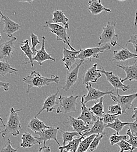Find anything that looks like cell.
Returning a JSON list of instances; mask_svg holds the SVG:
<instances>
[{
    "label": "cell",
    "mask_w": 137,
    "mask_h": 152,
    "mask_svg": "<svg viewBox=\"0 0 137 152\" xmlns=\"http://www.w3.org/2000/svg\"><path fill=\"white\" fill-rule=\"evenodd\" d=\"M51 149L50 147L48 146H43L40 148L38 152H51Z\"/></svg>",
    "instance_id": "cell-45"
},
{
    "label": "cell",
    "mask_w": 137,
    "mask_h": 152,
    "mask_svg": "<svg viewBox=\"0 0 137 152\" xmlns=\"http://www.w3.org/2000/svg\"><path fill=\"white\" fill-rule=\"evenodd\" d=\"M59 93V89H57L56 93L49 96L46 99V100L44 101V102L43 104V107H42L41 109L40 110L39 113L36 114L35 117H38L44 110H46L47 113H51V112L53 111V110L55 109L56 105H57L56 98H57V96L58 95Z\"/></svg>",
    "instance_id": "cell-20"
},
{
    "label": "cell",
    "mask_w": 137,
    "mask_h": 152,
    "mask_svg": "<svg viewBox=\"0 0 137 152\" xmlns=\"http://www.w3.org/2000/svg\"><path fill=\"white\" fill-rule=\"evenodd\" d=\"M116 22L112 23L108 22L106 26L102 28V32L99 36V46L108 43H110L113 46H116L118 45V35L116 33Z\"/></svg>",
    "instance_id": "cell-4"
},
{
    "label": "cell",
    "mask_w": 137,
    "mask_h": 152,
    "mask_svg": "<svg viewBox=\"0 0 137 152\" xmlns=\"http://www.w3.org/2000/svg\"><path fill=\"white\" fill-rule=\"evenodd\" d=\"M88 10L89 11L94 15H98L103 11L112 12V10L110 9L107 8L103 5L100 0L89 1L88 2Z\"/></svg>",
    "instance_id": "cell-22"
},
{
    "label": "cell",
    "mask_w": 137,
    "mask_h": 152,
    "mask_svg": "<svg viewBox=\"0 0 137 152\" xmlns=\"http://www.w3.org/2000/svg\"><path fill=\"white\" fill-rule=\"evenodd\" d=\"M118 116L119 115H113V114L107 113L104 114L103 121V122L106 125L109 124H112L116 121V119L118 118Z\"/></svg>",
    "instance_id": "cell-40"
},
{
    "label": "cell",
    "mask_w": 137,
    "mask_h": 152,
    "mask_svg": "<svg viewBox=\"0 0 137 152\" xmlns=\"http://www.w3.org/2000/svg\"><path fill=\"white\" fill-rule=\"evenodd\" d=\"M81 49L79 50L72 51L67 49V48H64L63 55L64 57L62 58V61L64 63V67L68 70H70L72 65L75 63L77 57L80 53Z\"/></svg>",
    "instance_id": "cell-15"
},
{
    "label": "cell",
    "mask_w": 137,
    "mask_h": 152,
    "mask_svg": "<svg viewBox=\"0 0 137 152\" xmlns=\"http://www.w3.org/2000/svg\"><path fill=\"white\" fill-rule=\"evenodd\" d=\"M20 48V49L22 50V51L25 53V55H26V56L29 60V61L25 64L30 63L32 67H34V64H33L34 61H33V56L34 55L32 52V48H30V46L29 45V40L26 39L25 41H23Z\"/></svg>",
    "instance_id": "cell-28"
},
{
    "label": "cell",
    "mask_w": 137,
    "mask_h": 152,
    "mask_svg": "<svg viewBox=\"0 0 137 152\" xmlns=\"http://www.w3.org/2000/svg\"><path fill=\"white\" fill-rule=\"evenodd\" d=\"M52 21L54 23H61L67 29L69 28V19L65 16L63 11H54L53 13Z\"/></svg>",
    "instance_id": "cell-27"
},
{
    "label": "cell",
    "mask_w": 137,
    "mask_h": 152,
    "mask_svg": "<svg viewBox=\"0 0 137 152\" xmlns=\"http://www.w3.org/2000/svg\"><path fill=\"white\" fill-rule=\"evenodd\" d=\"M104 135H105V133L101 134H96V137L93 140V141L91 145V146L89 148V150L91 152H94L95 150H96L100 141L104 137Z\"/></svg>",
    "instance_id": "cell-35"
},
{
    "label": "cell",
    "mask_w": 137,
    "mask_h": 152,
    "mask_svg": "<svg viewBox=\"0 0 137 152\" xmlns=\"http://www.w3.org/2000/svg\"><path fill=\"white\" fill-rule=\"evenodd\" d=\"M104 98L100 99L98 102H96L91 108H90L92 112L99 118H103L104 115V106H103Z\"/></svg>",
    "instance_id": "cell-29"
},
{
    "label": "cell",
    "mask_w": 137,
    "mask_h": 152,
    "mask_svg": "<svg viewBox=\"0 0 137 152\" xmlns=\"http://www.w3.org/2000/svg\"><path fill=\"white\" fill-rule=\"evenodd\" d=\"M21 111L22 109L15 110L14 108H11L7 124H5L2 119L1 118L2 124L1 128H4V129L1 131V133L4 139H5V136L7 134H11L15 137H17L20 134V131L21 130V125L20 122V118L18 113Z\"/></svg>",
    "instance_id": "cell-2"
},
{
    "label": "cell",
    "mask_w": 137,
    "mask_h": 152,
    "mask_svg": "<svg viewBox=\"0 0 137 152\" xmlns=\"http://www.w3.org/2000/svg\"><path fill=\"white\" fill-rule=\"evenodd\" d=\"M68 123L73 128L74 131L79 133L81 136H83V134L85 132L90 129L89 125H85L83 121L75 118L71 116L68 118Z\"/></svg>",
    "instance_id": "cell-19"
},
{
    "label": "cell",
    "mask_w": 137,
    "mask_h": 152,
    "mask_svg": "<svg viewBox=\"0 0 137 152\" xmlns=\"http://www.w3.org/2000/svg\"><path fill=\"white\" fill-rule=\"evenodd\" d=\"M117 146L120 149V151L119 152H131L132 151V146L126 140L121 141L117 144Z\"/></svg>",
    "instance_id": "cell-39"
},
{
    "label": "cell",
    "mask_w": 137,
    "mask_h": 152,
    "mask_svg": "<svg viewBox=\"0 0 137 152\" xmlns=\"http://www.w3.org/2000/svg\"><path fill=\"white\" fill-rule=\"evenodd\" d=\"M96 136V134H92L83 139L79 144L77 152H87V151L89 149L91 145Z\"/></svg>",
    "instance_id": "cell-30"
},
{
    "label": "cell",
    "mask_w": 137,
    "mask_h": 152,
    "mask_svg": "<svg viewBox=\"0 0 137 152\" xmlns=\"http://www.w3.org/2000/svg\"><path fill=\"white\" fill-rule=\"evenodd\" d=\"M1 14V21L4 22V28L3 32L5 34L8 38H12L13 34L20 31L22 28V26L17 22L13 21L6 15H4L0 10Z\"/></svg>",
    "instance_id": "cell-9"
},
{
    "label": "cell",
    "mask_w": 137,
    "mask_h": 152,
    "mask_svg": "<svg viewBox=\"0 0 137 152\" xmlns=\"http://www.w3.org/2000/svg\"><path fill=\"white\" fill-rule=\"evenodd\" d=\"M45 24L46 25L44 26V28H46L47 31L55 34L58 41H61L66 44L72 51H76L75 48H74L70 43V37L67 32V29L64 26L50 21H46Z\"/></svg>",
    "instance_id": "cell-3"
},
{
    "label": "cell",
    "mask_w": 137,
    "mask_h": 152,
    "mask_svg": "<svg viewBox=\"0 0 137 152\" xmlns=\"http://www.w3.org/2000/svg\"><path fill=\"white\" fill-rule=\"evenodd\" d=\"M103 118H99L98 121L93 125V126L88 131L83 134V136L88 137L92 134H103L104 129L106 128V124L103 122Z\"/></svg>",
    "instance_id": "cell-23"
},
{
    "label": "cell",
    "mask_w": 137,
    "mask_h": 152,
    "mask_svg": "<svg viewBox=\"0 0 137 152\" xmlns=\"http://www.w3.org/2000/svg\"><path fill=\"white\" fill-rule=\"evenodd\" d=\"M111 47L108 44H105L102 46H98L95 48H86L85 49H80L81 52L77 56V58L79 59L80 61L83 62L86 60L92 61V58H99V53H103L105 51L110 50Z\"/></svg>",
    "instance_id": "cell-6"
},
{
    "label": "cell",
    "mask_w": 137,
    "mask_h": 152,
    "mask_svg": "<svg viewBox=\"0 0 137 152\" xmlns=\"http://www.w3.org/2000/svg\"><path fill=\"white\" fill-rule=\"evenodd\" d=\"M122 48L120 50H115L113 52V61H125L131 58H136L137 60V54L131 52L127 48L121 46Z\"/></svg>",
    "instance_id": "cell-16"
},
{
    "label": "cell",
    "mask_w": 137,
    "mask_h": 152,
    "mask_svg": "<svg viewBox=\"0 0 137 152\" xmlns=\"http://www.w3.org/2000/svg\"><path fill=\"white\" fill-rule=\"evenodd\" d=\"M132 118L135 120H137V107L134 108V114L132 116Z\"/></svg>",
    "instance_id": "cell-46"
},
{
    "label": "cell",
    "mask_w": 137,
    "mask_h": 152,
    "mask_svg": "<svg viewBox=\"0 0 137 152\" xmlns=\"http://www.w3.org/2000/svg\"><path fill=\"white\" fill-rule=\"evenodd\" d=\"M64 152H67V151H64Z\"/></svg>",
    "instance_id": "cell-49"
},
{
    "label": "cell",
    "mask_w": 137,
    "mask_h": 152,
    "mask_svg": "<svg viewBox=\"0 0 137 152\" xmlns=\"http://www.w3.org/2000/svg\"><path fill=\"white\" fill-rule=\"evenodd\" d=\"M82 61H80L77 66L71 72H70L66 77L65 86L62 87V89L67 93L77 81L78 78L79 69L82 64Z\"/></svg>",
    "instance_id": "cell-14"
},
{
    "label": "cell",
    "mask_w": 137,
    "mask_h": 152,
    "mask_svg": "<svg viewBox=\"0 0 137 152\" xmlns=\"http://www.w3.org/2000/svg\"><path fill=\"white\" fill-rule=\"evenodd\" d=\"M86 89L88 90V94L85 95L84 98L85 104L90 101H95L98 100L99 101L100 99L103 98L104 95L114 94V90L112 91H101L100 90L93 88L91 83H88L86 85Z\"/></svg>",
    "instance_id": "cell-11"
},
{
    "label": "cell",
    "mask_w": 137,
    "mask_h": 152,
    "mask_svg": "<svg viewBox=\"0 0 137 152\" xmlns=\"http://www.w3.org/2000/svg\"><path fill=\"white\" fill-rule=\"evenodd\" d=\"M45 37H43L41 42V48L38 51V53L33 57V61H37L40 66H42L43 63L47 60H51L53 61H56V59L54 58L51 57V55L50 54H49L46 52L45 49Z\"/></svg>",
    "instance_id": "cell-18"
},
{
    "label": "cell",
    "mask_w": 137,
    "mask_h": 152,
    "mask_svg": "<svg viewBox=\"0 0 137 152\" xmlns=\"http://www.w3.org/2000/svg\"><path fill=\"white\" fill-rule=\"evenodd\" d=\"M17 40V38L13 37L10 38L8 41L1 44L0 46V59H6L8 61V59L11 58L14 50L15 43Z\"/></svg>",
    "instance_id": "cell-13"
},
{
    "label": "cell",
    "mask_w": 137,
    "mask_h": 152,
    "mask_svg": "<svg viewBox=\"0 0 137 152\" xmlns=\"http://www.w3.org/2000/svg\"><path fill=\"white\" fill-rule=\"evenodd\" d=\"M59 80L60 78L58 76L51 75L50 78L44 77L36 71H32L29 75L23 78V81L28 85L26 94H29V90L33 87L41 88L46 86H49L53 83L59 84Z\"/></svg>",
    "instance_id": "cell-1"
},
{
    "label": "cell",
    "mask_w": 137,
    "mask_h": 152,
    "mask_svg": "<svg viewBox=\"0 0 137 152\" xmlns=\"http://www.w3.org/2000/svg\"><path fill=\"white\" fill-rule=\"evenodd\" d=\"M108 113L113 115H118L119 116L123 115L121 107L118 104L116 105H110L108 108Z\"/></svg>",
    "instance_id": "cell-38"
},
{
    "label": "cell",
    "mask_w": 137,
    "mask_h": 152,
    "mask_svg": "<svg viewBox=\"0 0 137 152\" xmlns=\"http://www.w3.org/2000/svg\"><path fill=\"white\" fill-rule=\"evenodd\" d=\"M137 152V149H136L135 150H134L133 151H132V152Z\"/></svg>",
    "instance_id": "cell-48"
},
{
    "label": "cell",
    "mask_w": 137,
    "mask_h": 152,
    "mask_svg": "<svg viewBox=\"0 0 137 152\" xmlns=\"http://www.w3.org/2000/svg\"><path fill=\"white\" fill-rule=\"evenodd\" d=\"M30 38H31L32 45V52L33 53L34 56H35L36 55V53H38V50H37L36 49V46L38 45L42 44V42H40L38 37L36 35H35L34 33H31V34H30Z\"/></svg>",
    "instance_id": "cell-37"
},
{
    "label": "cell",
    "mask_w": 137,
    "mask_h": 152,
    "mask_svg": "<svg viewBox=\"0 0 137 152\" xmlns=\"http://www.w3.org/2000/svg\"><path fill=\"white\" fill-rule=\"evenodd\" d=\"M110 96L114 102L121 106L123 115L127 114V111L133 107V102L137 98V93L130 95H120L118 90H117V95L111 94Z\"/></svg>",
    "instance_id": "cell-7"
},
{
    "label": "cell",
    "mask_w": 137,
    "mask_h": 152,
    "mask_svg": "<svg viewBox=\"0 0 137 152\" xmlns=\"http://www.w3.org/2000/svg\"><path fill=\"white\" fill-rule=\"evenodd\" d=\"M127 135H128L129 137V139L127 140V142L132 146V151H131L132 152L137 148V136L131 133L130 129H128L127 131Z\"/></svg>",
    "instance_id": "cell-36"
},
{
    "label": "cell",
    "mask_w": 137,
    "mask_h": 152,
    "mask_svg": "<svg viewBox=\"0 0 137 152\" xmlns=\"http://www.w3.org/2000/svg\"><path fill=\"white\" fill-rule=\"evenodd\" d=\"M0 87H2L5 91H8L9 90V83L1 81Z\"/></svg>",
    "instance_id": "cell-44"
},
{
    "label": "cell",
    "mask_w": 137,
    "mask_h": 152,
    "mask_svg": "<svg viewBox=\"0 0 137 152\" xmlns=\"http://www.w3.org/2000/svg\"><path fill=\"white\" fill-rule=\"evenodd\" d=\"M128 135H120L117 133L113 134L110 137V142L112 146H114L115 145H117L119 142L122 140H128Z\"/></svg>",
    "instance_id": "cell-34"
},
{
    "label": "cell",
    "mask_w": 137,
    "mask_h": 152,
    "mask_svg": "<svg viewBox=\"0 0 137 152\" xmlns=\"http://www.w3.org/2000/svg\"><path fill=\"white\" fill-rule=\"evenodd\" d=\"M117 67L122 69L125 73L126 77L124 79L121 80L122 83L129 80L135 81L137 82V64L135 63L134 64L131 66H124V65H116Z\"/></svg>",
    "instance_id": "cell-21"
},
{
    "label": "cell",
    "mask_w": 137,
    "mask_h": 152,
    "mask_svg": "<svg viewBox=\"0 0 137 152\" xmlns=\"http://www.w3.org/2000/svg\"><path fill=\"white\" fill-rule=\"evenodd\" d=\"M98 72L101 74L105 75L107 81L114 87L115 89L121 90L123 91H128L130 89V86H126L121 81V78L116 75H115L113 72H106L103 67H101L100 70H98Z\"/></svg>",
    "instance_id": "cell-8"
},
{
    "label": "cell",
    "mask_w": 137,
    "mask_h": 152,
    "mask_svg": "<svg viewBox=\"0 0 137 152\" xmlns=\"http://www.w3.org/2000/svg\"><path fill=\"white\" fill-rule=\"evenodd\" d=\"M128 43H131L135 49V52L137 53V34H134L131 37L130 39L127 41L126 45Z\"/></svg>",
    "instance_id": "cell-42"
},
{
    "label": "cell",
    "mask_w": 137,
    "mask_h": 152,
    "mask_svg": "<svg viewBox=\"0 0 137 152\" xmlns=\"http://www.w3.org/2000/svg\"><path fill=\"white\" fill-rule=\"evenodd\" d=\"M85 137L82 136L77 139H74L72 141L69 142L65 146H61L59 148V152H64V151L67 152H77L79 144Z\"/></svg>",
    "instance_id": "cell-26"
},
{
    "label": "cell",
    "mask_w": 137,
    "mask_h": 152,
    "mask_svg": "<svg viewBox=\"0 0 137 152\" xmlns=\"http://www.w3.org/2000/svg\"><path fill=\"white\" fill-rule=\"evenodd\" d=\"M130 124V122H123L117 118L113 123L107 124L106 125V128H109L115 130V131H116V133L119 134V133L124 128V126H125L126 125H129Z\"/></svg>",
    "instance_id": "cell-32"
},
{
    "label": "cell",
    "mask_w": 137,
    "mask_h": 152,
    "mask_svg": "<svg viewBox=\"0 0 137 152\" xmlns=\"http://www.w3.org/2000/svg\"><path fill=\"white\" fill-rule=\"evenodd\" d=\"M28 128L32 131L36 133L40 132L45 129H50L51 127L46 125L43 121L39 120L37 117L35 116L34 118H32L30 121Z\"/></svg>",
    "instance_id": "cell-24"
},
{
    "label": "cell",
    "mask_w": 137,
    "mask_h": 152,
    "mask_svg": "<svg viewBox=\"0 0 137 152\" xmlns=\"http://www.w3.org/2000/svg\"><path fill=\"white\" fill-rule=\"evenodd\" d=\"M17 149H14L12 147V143L11 139L9 138L8 139V142L5 143L4 148H3L1 150V152H17Z\"/></svg>",
    "instance_id": "cell-41"
},
{
    "label": "cell",
    "mask_w": 137,
    "mask_h": 152,
    "mask_svg": "<svg viewBox=\"0 0 137 152\" xmlns=\"http://www.w3.org/2000/svg\"><path fill=\"white\" fill-rule=\"evenodd\" d=\"M84 98L85 95L82 96L80 100L82 113L77 119L83 121L85 125L89 126V125H94L98 121L99 118L92 112L90 108L86 107V104H85Z\"/></svg>",
    "instance_id": "cell-10"
},
{
    "label": "cell",
    "mask_w": 137,
    "mask_h": 152,
    "mask_svg": "<svg viewBox=\"0 0 137 152\" xmlns=\"http://www.w3.org/2000/svg\"><path fill=\"white\" fill-rule=\"evenodd\" d=\"M59 131V128H54V127H51L50 129H47L44 131H42L40 132L36 133V134L39 137H36L38 140L39 142L41 144L42 142H43V146H46V143L47 141H49L51 140H54L57 145H59V147L61 146L57 140V135L58 131Z\"/></svg>",
    "instance_id": "cell-12"
},
{
    "label": "cell",
    "mask_w": 137,
    "mask_h": 152,
    "mask_svg": "<svg viewBox=\"0 0 137 152\" xmlns=\"http://www.w3.org/2000/svg\"><path fill=\"white\" fill-rule=\"evenodd\" d=\"M135 26H137V10L136 13V17H135Z\"/></svg>",
    "instance_id": "cell-47"
},
{
    "label": "cell",
    "mask_w": 137,
    "mask_h": 152,
    "mask_svg": "<svg viewBox=\"0 0 137 152\" xmlns=\"http://www.w3.org/2000/svg\"><path fill=\"white\" fill-rule=\"evenodd\" d=\"M79 96L70 95V96L60 95L59 100V107L57 109V114H67L77 111V99Z\"/></svg>",
    "instance_id": "cell-5"
},
{
    "label": "cell",
    "mask_w": 137,
    "mask_h": 152,
    "mask_svg": "<svg viewBox=\"0 0 137 152\" xmlns=\"http://www.w3.org/2000/svg\"></svg>",
    "instance_id": "cell-50"
},
{
    "label": "cell",
    "mask_w": 137,
    "mask_h": 152,
    "mask_svg": "<svg viewBox=\"0 0 137 152\" xmlns=\"http://www.w3.org/2000/svg\"><path fill=\"white\" fill-rule=\"evenodd\" d=\"M18 71V69H15L11 66L8 61L3 62L1 61L0 63V75L4 77L7 74H16V72Z\"/></svg>",
    "instance_id": "cell-31"
},
{
    "label": "cell",
    "mask_w": 137,
    "mask_h": 152,
    "mask_svg": "<svg viewBox=\"0 0 137 152\" xmlns=\"http://www.w3.org/2000/svg\"><path fill=\"white\" fill-rule=\"evenodd\" d=\"M21 139L22 141L20 143V146L23 148H30L36 144L40 145L36 137H33L30 133H23Z\"/></svg>",
    "instance_id": "cell-25"
},
{
    "label": "cell",
    "mask_w": 137,
    "mask_h": 152,
    "mask_svg": "<svg viewBox=\"0 0 137 152\" xmlns=\"http://www.w3.org/2000/svg\"><path fill=\"white\" fill-rule=\"evenodd\" d=\"M128 126L131 133L137 136V120H135L133 122H131Z\"/></svg>",
    "instance_id": "cell-43"
},
{
    "label": "cell",
    "mask_w": 137,
    "mask_h": 152,
    "mask_svg": "<svg viewBox=\"0 0 137 152\" xmlns=\"http://www.w3.org/2000/svg\"><path fill=\"white\" fill-rule=\"evenodd\" d=\"M62 133V146H65L67 142H70L74 140V137H78L80 136L79 133L76 132H64L62 131H60Z\"/></svg>",
    "instance_id": "cell-33"
},
{
    "label": "cell",
    "mask_w": 137,
    "mask_h": 152,
    "mask_svg": "<svg viewBox=\"0 0 137 152\" xmlns=\"http://www.w3.org/2000/svg\"><path fill=\"white\" fill-rule=\"evenodd\" d=\"M98 64L95 63L94 66L89 69L85 73L83 76L82 84L86 85L88 83H96L98 81V80L101 77V73L98 72L97 69Z\"/></svg>",
    "instance_id": "cell-17"
}]
</instances>
